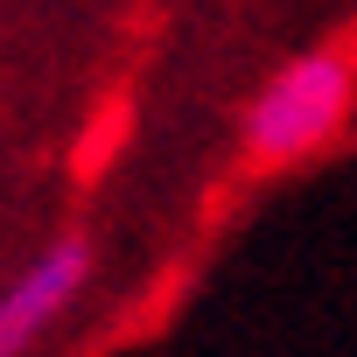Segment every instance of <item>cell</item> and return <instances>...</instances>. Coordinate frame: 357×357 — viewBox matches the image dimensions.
Returning a JSON list of instances; mask_svg holds the SVG:
<instances>
[{
    "instance_id": "cell-2",
    "label": "cell",
    "mask_w": 357,
    "mask_h": 357,
    "mask_svg": "<svg viewBox=\"0 0 357 357\" xmlns=\"http://www.w3.org/2000/svg\"><path fill=\"white\" fill-rule=\"evenodd\" d=\"M84 280H91V238H84V231H63L50 252H36V259L22 266V280L0 294V357H22V350L77 301Z\"/></svg>"
},
{
    "instance_id": "cell-1",
    "label": "cell",
    "mask_w": 357,
    "mask_h": 357,
    "mask_svg": "<svg viewBox=\"0 0 357 357\" xmlns=\"http://www.w3.org/2000/svg\"><path fill=\"white\" fill-rule=\"evenodd\" d=\"M357 105V70L343 50H308L287 70H273L259 84V98L245 105V154L259 168H287L301 154H315L322 140L343 133Z\"/></svg>"
}]
</instances>
